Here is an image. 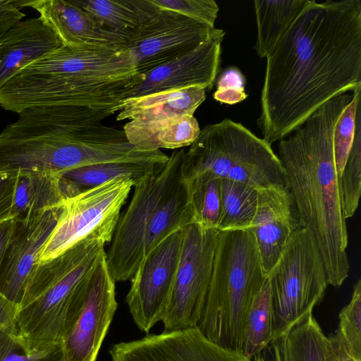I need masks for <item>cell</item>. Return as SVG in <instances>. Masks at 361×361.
Returning a JSON list of instances; mask_svg holds the SVG:
<instances>
[{"mask_svg":"<svg viewBox=\"0 0 361 361\" xmlns=\"http://www.w3.org/2000/svg\"><path fill=\"white\" fill-rule=\"evenodd\" d=\"M266 59L257 126L271 145L361 85V0H310Z\"/></svg>","mask_w":361,"mask_h":361,"instance_id":"6da1fadb","label":"cell"},{"mask_svg":"<svg viewBox=\"0 0 361 361\" xmlns=\"http://www.w3.org/2000/svg\"><path fill=\"white\" fill-rule=\"evenodd\" d=\"M353 97V92H348L325 102L279 140L278 147L285 186L295 203L300 227L310 233L328 284L334 288H339L348 276L350 263L333 140L336 123Z\"/></svg>","mask_w":361,"mask_h":361,"instance_id":"7a4b0ae2","label":"cell"},{"mask_svg":"<svg viewBox=\"0 0 361 361\" xmlns=\"http://www.w3.org/2000/svg\"><path fill=\"white\" fill-rule=\"evenodd\" d=\"M18 114V119L0 133V173L61 175L121 159L118 130L99 123L100 119L85 109L41 106Z\"/></svg>","mask_w":361,"mask_h":361,"instance_id":"3957f363","label":"cell"},{"mask_svg":"<svg viewBox=\"0 0 361 361\" xmlns=\"http://www.w3.org/2000/svg\"><path fill=\"white\" fill-rule=\"evenodd\" d=\"M105 245L88 238L34 265L16 314L13 338L25 352L63 342L82 307L90 275Z\"/></svg>","mask_w":361,"mask_h":361,"instance_id":"277c9868","label":"cell"},{"mask_svg":"<svg viewBox=\"0 0 361 361\" xmlns=\"http://www.w3.org/2000/svg\"><path fill=\"white\" fill-rule=\"evenodd\" d=\"M183 148L134 183L133 197L120 215L106 255L116 281L130 280L143 259L171 234L194 223L182 180Z\"/></svg>","mask_w":361,"mask_h":361,"instance_id":"5b68a950","label":"cell"},{"mask_svg":"<svg viewBox=\"0 0 361 361\" xmlns=\"http://www.w3.org/2000/svg\"><path fill=\"white\" fill-rule=\"evenodd\" d=\"M265 279L252 233L219 231L210 283L197 327L201 334L221 347L239 351L245 313Z\"/></svg>","mask_w":361,"mask_h":361,"instance_id":"8992f818","label":"cell"},{"mask_svg":"<svg viewBox=\"0 0 361 361\" xmlns=\"http://www.w3.org/2000/svg\"><path fill=\"white\" fill-rule=\"evenodd\" d=\"M228 179L260 188L285 185V172L271 145L229 118L205 126L185 151L182 180Z\"/></svg>","mask_w":361,"mask_h":361,"instance_id":"52a82bcc","label":"cell"},{"mask_svg":"<svg viewBox=\"0 0 361 361\" xmlns=\"http://www.w3.org/2000/svg\"><path fill=\"white\" fill-rule=\"evenodd\" d=\"M143 77L139 73L114 77L17 74L0 89V106L17 114L34 106H75L91 112L102 121L121 110L123 101Z\"/></svg>","mask_w":361,"mask_h":361,"instance_id":"ba28073f","label":"cell"},{"mask_svg":"<svg viewBox=\"0 0 361 361\" xmlns=\"http://www.w3.org/2000/svg\"><path fill=\"white\" fill-rule=\"evenodd\" d=\"M277 341L312 314L329 286L323 261L309 231L302 227L290 237L267 276Z\"/></svg>","mask_w":361,"mask_h":361,"instance_id":"9c48e42d","label":"cell"},{"mask_svg":"<svg viewBox=\"0 0 361 361\" xmlns=\"http://www.w3.org/2000/svg\"><path fill=\"white\" fill-rule=\"evenodd\" d=\"M134 183L131 177H118L66 199L56 226L41 248L36 263L56 257L88 238L98 239L105 244L110 243L121 209Z\"/></svg>","mask_w":361,"mask_h":361,"instance_id":"30bf717a","label":"cell"},{"mask_svg":"<svg viewBox=\"0 0 361 361\" xmlns=\"http://www.w3.org/2000/svg\"><path fill=\"white\" fill-rule=\"evenodd\" d=\"M219 231L192 223L182 229L180 259L161 321L164 332L197 328L212 277Z\"/></svg>","mask_w":361,"mask_h":361,"instance_id":"8fae6325","label":"cell"},{"mask_svg":"<svg viewBox=\"0 0 361 361\" xmlns=\"http://www.w3.org/2000/svg\"><path fill=\"white\" fill-rule=\"evenodd\" d=\"M216 28L179 13L160 8L125 47L134 67L145 74L196 48Z\"/></svg>","mask_w":361,"mask_h":361,"instance_id":"7c38bea8","label":"cell"},{"mask_svg":"<svg viewBox=\"0 0 361 361\" xmlns=\"http://www.w3.org/2000/svg\"><path fill=\"white\" fill-rule=\"evenodd\" d=\"M181 247L182 230L157 246L143 259L130 279L126 302L134 322L146 334L161 321Z\"/></svg>","mask_w":361,"mask_h":361,"instance_id":"4fadbf2b","label":"cell"},{"mask_svg":"<svg viewBox=\"0 0 361 361\" xmlns=\"http://www.w3.org/2000/svg\"><path fill=\"white\" fill-rule=\"evenodd\" d=\"M102 254L92 272L80 314L63 342L67 361H96L117 308L115 281Z\"/></svg>","mask_w":361,"mask_h":361,"instance_id":"5bb4252c","label":"cell"},{"mask_svg":"<svg viewBox=\"0 0 361 361\" xmlns=\"http://www.w3.org/2000/svg\"><path fill=\"white\" fill-rule=\"evenodd\" d=\"M109 354L112 361H251L239 351L211 342L197 328L118 343Z\"/></svg>","mask_w":361,"mask_h":361,"instance_id":"9a60e30c","label":"cell"},{"mask_svg":"<svg viewBox=\"0 0 361 361\" xmlns=\"http://www.w3.org/2000/svg\"><path fill=\"white\" fill-rule=\"evenodd\" d=\"M225 34L224 30L216 29L192 51L144 74L142 81L132 90L128 98L190 86L210 90L220 71L221 42Z\"/></svg>","mask_w":361,"mask_h":361,"instance_id":"2e32d148","label":"cell"},{"mask_svg":"<svg viewBox=\"0 0 361 361\" xmlns=\"http://www.w3.org/2000/svg\"><path fill=\"white\" fill-rule=\"evenodd\" d=\"M62 205L23 220L15 219L16 226L0 267V292L16 305L41 248L56 226Z\"/></svg>","mask_w":361,"mask_h":361,"instance_id":"e0dca14e","label":"cell"},{"mask_svg":"<svg viewBox=\"0 0 361 361\" xmlns=\"http://www.w3.org/2000/svg\"><path fill=\"white\" fill-rule=\"evenodd\" d=\"M300 227L295 203L285 185L257 188V209L249 231L254 236L266 276L291 235Z\"/></svg>","mask_w":361,"mask_h":361,"instance_id":"ac0fdd59","label":"cell"},{"mask_svg":"<svg viewBox=\"0 0 361 361\" xmlns=\"http://www.w3.org/2000/svg\"><path fill=\"white\" fill-rule=\"evenodd\" d=\"M138 73L125 49L61 45L18 74L47 77H114Z\"/></svg>","mask_w":361,"mask_h":361,"instance_id":"d6986e66","label":"cell"},{"mask_svg":"<svg viewBox=\"0 0 361 361\" xmlns=\"http://www.w3.org/2000/svg\"><path fill=\"white\" fill-rule=\"evenodd\" d=\"M27 7L59 38L62 45L123 49L129 39L99 27L70 0H29Z\"/></svg>","mask_w":361,"mask_h":361,"instance_id":"ffe728a7","label":"cell"},{"mask_svg":"<svg viewBox=\"0 0 361 361\" xmlns=\"http://www.w3.org/2000/svg\"><path fill=\"white\" fill-rule=\"evenodd\" d=\"M62 43L39 18L20 21L0 37V89L25 68Z\"/></svg>","mask_w":361,"mask_h":361,"instance_id":"44dd1931","label":"cell"},{"mask_svg":"<svg viewBox=\"0 0 361 361\" xmlns=\"http://www.w3.org/2000/svg\"><path fill=\"white\" fill-rule=\"evenodd\" d=\"M82 192L59 174L34 173L16 176L13 219L20 221L61 206Z\"/></svg>","mask_w":361,"mask_h":361,"instance_id":"7402d4cb","label":"cell"},{"mask_svg":"<svg viewBox=\"0 0 361 361\" xmlns=\"http://www.w3.org/2000/svg\"><path fill=\"white\" fill-rule=\"evenodd\" d=\"M206 90L201 86H190L128 98L123 101L116 120L148 122L193 115L206 99Z\"/></svg>","mask_w":361,"mask_h":361,"instance_id":"603a6c76","label":"cell"},{"mask_svg":"<svg viewBox=\"0 0 361 361\" xmlns=\"http://www.w3.org/2000/svg\"><path fill=\"white\" fill-rule=\"evenodd\" d=\"M123 130L128 141L142 152L190 146L200 133L197 119L190 114L148 122L131 120Z\"/></svg>","mask_w":361,"mask_h":361,"instance_id":"cb8c5ba5","label":"cell"},{"mask_svg":"<svg viewBox=\"0 0 361 361\" xmlns=\"http://www.w3.org/2000/svg\"><path fill=\"white\" fill-rule=\"evenodd\" d=\"M102 29L130 39L160 9L151 0H70Z\"/></svg>","mask_w":361,"mask_h":361,"instance_id":"d4e9b609","label":"cell"},{"mask_svg":"<svg viewBox=\"0 0 361 361\" xmlns=\"http://www.w3.org/2000/svg\"><path fill=\"white\" fill-rule=\"evenodd\" d=\"M310 0H255L257 41L254 47L266 58L307 6Z\"/></svg>","mask_w":361,"mask_h":361,"instance_id":"484cf974","label":"cell"},{"mask_svg":"<svg viewBox=\"0 0 361 361\" xmlns=\"http://www.w3.org/2000/svg\"><path fill=\"white\" fill-rule=\"evenodd\" d=\"M274 315L271 289L266 279L252 299L244 317L239 352L252 360L273 343Z\"/></svg>","mask_w":361,"mask_h":361,"instance_id":"4316f807","label":"cell"},{"mask_svg":"<svg viewBox=\"0 0 361 361\" xmlns=\"http://www.w3.org/2000/svg\"><path fill=\"white\" fill-rule=\"evenodd\" d=\"M221 180L219 231L249 230L257 204V188L249 184Z\"/></svg>","mask_w":361,"mask_h":361,"instance_id":"83f0119b","label":"cell"},{"mask_svg":"<svg viewBox=\"0 0 361 361\" xmlns=\"http://www.w3.org/2000/svg\"><path fill=\"white\" fill-rule=\"evenodd\" d=\"M276 342L282 361H329L328 337L312 314Z\"/></svg>","mask_w":361,"mask_h":361,"instance_id":"f1b7e54d","label":"cell"},{"mask_svg":"<svg viewBox=\"0 0 361 361\" xmlns=\"http://www.w3.org/2000/svg\"><path fill=\"white\" fill-rule=\"evenodd\" d=\"M157 164H141L126 161L105 162L78 167L61 176L81 191L97 186L113 178L129 176L135 183L152 171Z\"/></svg>","mask_w":361,"mask_h":361,"instance_id":"f546056e","label":"cell"},{"mask_svg":"<svg viewBox=\"0 0 361 361\" xmlns=\"http://www.w3.org/2000/svg\"><path fill=\"white\" fill-rule=\"evenodd\" d=\"M184 183L194 214V223L217 230L221 214V180L197 178Z\"/></svg>","mask_w":361,"mask_h":361,"instance_id":"4dcf8cb0","label":"cell"},{"mask_svg":"<svg viewBox=\"0 0 361 361\" xmlns=\"http://www.w3.org/2000/svg\"><path fill=\"white\" fill-rule=\"evenodd\" d=\"M341 203L345 219L356 212L361 194V104L356 114V131L353 143L339 181Z\"/></svg>","mask_w":361,"mask_h":361,"instance_id":"1f68e13d","label":"cell"},{"mask_svg":"<svg viewBox=\"0 0 361 361\" xmlns=\"http://www.w3.org/2000/svg\"><path fill=\"white\" fill-rule=\"evenodd\" d=\"M337 331L342 336L350 353L361 360V280L353 287L350 302L342 308Z\"/></svg>","mask_w":361,"mask_h":361,"instance_id":"d6a6232c","label":"cell"},{"mask_svg":"<svg viewBox=\"0 0 361 361\" xmlns=\"http://www.w3.org/2000/svg\"><path fill=\"white\" fill-rule=\"evenodd\" d=\"M0 361H67L63 343L27 353L13 336L0 331Z\"/></svg>","mask_w":361,"mask_h":361,"instance_id":"836d02e7","label":"cell"},{"mask_svg":"<svg viewBox=\"0 0 361 361\" xmlns=\"http://www.w3.org/2000/svg\"><path fill=\"white\" fill-rule=\"evenodd\" d=\"M159 8L179 13L214 27L219 6L213 0H151Z\"/></svg>","mask_w":361,"mask_h":361,"instance_id":"e575fe53","label":"cell"},{"mask_svg":"<svg viewBox=\"0 0 361 361\" xmlns=\"http://www.w3.org/2000/svg\"><path fill=\"white\" fill-rule=\"evenodd\" d=\"M245 78L235 66H231L220 73L216 81L214 99L220 103L234 104L243 102L247 97L245 92Z\"/></svg>","mask_w":361,"mask_h":361,"instance_id":"d590c367","label":"cell"},{"mask_svg":"<svg viewBox=\"0 0 361 361\" xmlns=\"http://www.w3.org/2000/svg\"><path fill=\"white\" fill-rule=\"evenodd\" d=\"M27 4L28 0H0V37L25 16L20 9Z\"/></svg>","mask_w":361,"mask_h":361,"instance_id":"8d00e7d4","label":"cell"},{"mask_svg":"<svg viewBox=\"0 0 361 361\" xmlns=\"http://www.w3.org/2000/svg\"><path fill=\"white\" fill-rule=\"evenodd\" d=\"M16 176L0 173V223L12 216Z\"/></svg>","mask_w":361,"mask_h":361,"instance_id":"74e56055","label":"cell"},{"mask_svg":"<svg viewBox=\"0 0 361 361\" xmlns=\"http://www.w3.org/2000/svg\"><path fill=\"white\" fill-rule=\"evenodd\" d=\"M17 305L0 292V331L16 336V314Z\"/></svg>","mask_w":361,"mask_h":361,"instance_id":"f35d334b","label":"cell"},{"mask_svg":"<svg viewBox=\"0 0 361 361\" xmlns=\"http://www.w3.org/2000/svg\"><path fill=\"white\" fill-rule=\"evenodd\" d=\"M328 359L329 361H361L350 353L337 330L334 335L328 337Z\"/></svg>","mask_w":361,"mask_h":361,"instance_id":"ab89813d","label":"cell"},{"mask_svg":"<svg viewBox=\"0 0 361 361\" xmlns=\"http://www.w3.org/2000/svg\"><path fill=\"white\" fill-rule=\"evenodd\" d=\"M16 221L10 219L0 223V267L10 243Z\"/></svg>","mask_w":361,"mask_h":361,"instance_id":"60d3db41","label":"cell"},{"mask_svg":"<svg viewBox=\"0 0 361 361\" xmlns=\"http://www.w3.org/2000/svg\"><path fill=\"white\" fill-rule=\"evenodd\" d=\"M270 347H271V350H270V355L271 359L269 360L266 355H264V351L257 355H255L251 361H282L281 352L279 349V344L276 341L273 342Z\"/></svg>","mask_w":361,"mask_h":361,"instance_id":"b9f144b4","label":"cell"}]
</instances>
